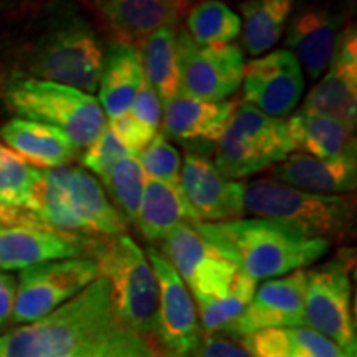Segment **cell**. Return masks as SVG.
<instances>
[{
    "label": "cell",
    "instance_id": "1",
    "mask_svg": "<svg viewBox=\"0 0 357 357\" xmlns=\"http://www.w3.org/2000/svg\"><path fill=\"white\" fill-rule=\"evenodd\" d=\"M121 326L108 281H93L68 303L0 336V357H82Z\"/></svg>",
    "mask_w": 357,
    "mask_h": 357
},
{
    "label": "cell",
    "instance_id": "2",
    "mask_svg": "<svg viewBox=\"0 0 357 357\" xmlns=\"http://www.w3.org/2000/svg\"><path fill=\"white\" fill-rule=\"evenodd\" d=\"M195 231L240 273L252 280H273L312 265L331 248V242L306 238L268 218L195 222Z\"/></svg>",
    "mask_w": 357,
    "mask_h": 357
},
{
    "label": "cell",
    "instance_id": "3",
    "mask_svg": "<svg viewBox=\"0 0 357 357\" xmlns=\"http://www.w3.org/2000/svg\"><path fill=\"white\" fill-rule=\"evenodd\" d=\"M105 53L89 22L77 12H66L47 26L29 48L22 66L29 77L79 91H98Z\"/></svg>",
    "mask_w": 357,
    "mask_h": 357
},
{
    "label": "cell",
    "instance_id": "4",
    "mask_svg": "<svg viewBox=\"0 0 357 357\" xmlns=\"http://www.w3.org/2000/svg\"><path fill=\"white\" fill-rule=\"evenodd\" d=\"M88 252L108 281L119 323L153 339L158 326L159 289L146 253L129 235L89 240Z\"/></svg>",
    "mask_w": 357,
    "mask_h": 357
},
{
    "label": "cell",
    "instance_id": "5",
    "mask_svg": "<svg viewBox=\"0 0 357 357\" xmlns=\"http://www.w3.org/2000/svg\"><path fill=\"white\" fill-rule=\"evenodd\" d=\"M245 213L289 227L306 238L344 240L354 225V205L344 195H318L271 181L245 184Z\"/></svg>",
    "mask_w": 357,
    "mask_h": 357
},
{
    "label": "cell",
    "instance_id": "6",
    "mask_svg": "<svg viewBox=\"0 0 357 357\" xmlns=\"http://www.w3.org/2000/svg\"><path fill=\"white\" fill-rule=\"evenodd\" d=\"M3 100L17 118L58 129L78 149H86L106 128V114L96 98L65 84L15 75Z\"/></svg>",
    "mask_w": 357,
    "mask_h": 357
},
{
    "label": "cell",
    "instance_id": "7",
    "mask_svg": "<svg viewBox=\"0 0 357 357\" xmlns=\"http://www.w3.org/2000/svg\"><path fill=\"white\" fill-rule=\"evenodd\" d=\"M294 151L288 123L248 102L234 109L217 141V171L229 181L245 178L283 162Z\"/></svg>",
    "mask_w": 357,
    "mask_h": 357
},
{
    "label": "cell",
    "instance_id": "8",
    "mask_svg": "<svg viewBox=\"0 0 357 357\" xmlns=\"http://www.w3.org/2000/svg\"><path fill=\"white\" fill-rule=\"evenodd\" d=\"M349 270V261L344 257H336L306 271L305 326L328 337L349 357H356Z\"/></svg>",
    "mask_w": 357,
    "mask_h": 357
},
{
    "label": "cell",
    "instance_id": "9",
    "mask_svg": "<svg viewBox=\"0 0 357 357\" xmlns=\"http://www.w3.org/2000/svg\"><path fill=\"white\" fill-rule=\"evenodd\" d=\"M100 278L91 258H68L22 270L17 278V296L12 323L29 324L68 303Z\"/></svg>",
    "mask_w": 357,
    "mask_h": 357
},
{
    "label": "cell",
    "instance_id": "10",
    "mask_svg": "<svg viewBox=\"0 0 357 357\" xmlns=\"http://www.w3.org/2000/svg\"><path fill=\"white\" fill-rule=\"evenodd\" d=\"M146 258L158 281V326L153 341L166 357H192L202 341L194 298L171 261L149 245Z\"/></svg>",
    "mask_w": 357,
    "mask_h": 357
},
{
    "label": "cell",
    "instance_id": "11",
    "mask_svg": "<svg viewBox=\"0 0 357 357\" xmlns=\"http://www.w3.org/2000/svg\"><path fill=\"white\" fill-rule=\"evenodd\" d=\"M181 91L207 101H225L242 84L245 56L238 45L199 47L185 29L176 30Z\"/></svg>",
    "mask_w": 357,
    "mask_h": 357
},
{
    "label": "cell",
    "instance_id": "12",
    "mask_svg": "<svg viewBox=\"0 0 357 357\" xmlns=\"http://www.w3.org/2000/svg\"><path fill=\"white\" fill-rule=\"evenodd\" d=\"M245 102L271 118L293 113L305 93L300 63L288 50H273L245 63Z\"/></svg>",
    "mask_w": 357,
    "mask_h": 357
},
{
    "label": "cell",
    "instance_id": "13",
    "mask_svg": "<svg viewBox=\"0 0 357 357\" xmlns=\"http://www.w3.org/2000/svg\"><path fill=\"white\" fill-rule=\"evenodd\" d=\"M305 270L265 281L257 287L242 314L223 333L243 339L265 329L305 326Z\"/></svg>",
    "mask_w": 357,
    "mask_h": 357
},
{
    "label": "cell",
    "instance_id": "14",
    "mask_svg": "<svg viewBox=\"0 0 357 357\" xmlns=\"http://www.w3.org/2000/svg\"><path fill=\"white\" fill-rule=\"evenodd\" d=\"M301 113L318 114L344 124L354 132L357 121V35L346 26L324 77L307 93Z\"/></svg>",
    "mask_w": 357,
    "mask_h": 357
},
{
    "label": "cell",
    "instance_id": "15",
    "mask_svg": "<svg viewBox=\"0 0 357 357\" xmlns=\"http://www.w3.org/2000/svg\"><path fill=\"white\" fill-rule=\"evenodd\" d=\"M181 189L200 222H227L245 215L243 182L229 181L208 159L189 153L181 171Z\"/></svg>",
    "mask_w": 357,
    "mask_h": 357
},
{
    "label": "cell",
    "instance_id": "16",
    "mask_svg": "<svg viewBox=\"0 0 357 357\" xmlns=\"http://www.w3.org/2000/svg\"><path fill=\"white\" fill-rule=\"evenodd\" d=\"M89 240L30 225L0 227V270H26L43 263L82 258Z\"/></svg>",
    "mask_w": 357,
    "mask_h": 357
},
{
    "label": "cell",
    "instance_id": "17",
    "mask_svg": "<svg viewBox=\"0 0 357 357\" xmlns=\"http://www.w3.org/2000/svg\"><path fill=\"white\" fill-rule=\"evenodd\" d=\"M342 24L344 17L329 7L303 8L291 19L284 50L296 58L311 79L328 70L344 30Z\"/></svg>",
    "mask_w": 357,
    "mask_h": 357
},
{
    "label": "cell",
    "instance_id": "18",
    "mask_svg": "<svg viewBox=\"0 0 357 357\" xmlns=\"http://www.w3.org/2000/svg\"><path fill=\"white\" fill-rule=\"evenodd\" d=\"M189 3L177 0H101L89 3L116 42L137 47L162 26L177 25Z\"/></svg>",
    "mask_w": 357,
    "mask_h": 357
},
{
    "label": "cell",
    "instance_id": "19",
    "mask_svg": "<svg viewBox=\"0 0 357 357\" xmlns=\"http://www.w3.org/2000/svg\"><path fill=\"white\" fill-rule=\"evenodd\" d=\"M234 109V101H207L181 91L162 102V134L184 142H217Z\"/></svg>",
    "mask_w": 357,
    "mask_h": 357
},
{
    "label": "cell",
    "instance_id": "20",
    "mask_svg": "<svg viewBox=\"0 0 357 357\" xmlns=\"http://www.w3.org/2000/svg\"><path fill=\"white\" fill-rule=\"evenodd\" d=\"M271 181L318 195H341L357 185L356 158L318 159L307 154H289L271 171Z\"/></svg>",
    "mask_w": 357,
    "mask_h": 357
},
{
    "label": "cell",
    "instance_id": "21",
    "mask_svg": "<svg viewBox=\"0 0 357 357\" xmlns=\"http://www.w3.org/2000/svg\"><path fill=\"white\" fill-rule=\"evenodd\" d=\"M0 139L29 166L40 171L66 167L78 147L63 132L47 124L13 118L0 129Z\"/></svg>",
    "mask_w": 357,
    "mask_h": 357
},
{
    "label": "cell",
    "instance_id": "22",
    "mask_svg": "<svg viewBox=\"0 0 357 357\" xmlns=\"http://www.w3.org/2000/svg\"><path fill=\"white\" fill-rule=\"evenodd\" d=\"M65 182L71 205L89 235L100 234L105 238L126 235L128 220L111 204L95 176L82 167L66 166Z\"/></svg>",
    "mask_w": 357,
    "mask_h": 357
},
{
    "label": "cell",
    "instance_id": "23",
    "mask_svg": "<svg viewBox=\"0 0 357 357\" xmlns=\"http://www.w3.org/2000/svg\"><path fill=\"white\" fill-rule=\"evenodd\" d=\"M142 79H144V75H142L141 58L136 48L118 42L111 45L102 60L96 98L109 119L129 113Z\"/></svg>",
    "mask_w": 357,
    "mask_h": 357
},
{
    "label": "cell",
    "instance_id": "24",
    "mask_svg": "<svg viewBox=\"0 0 357 357\" xmlns=\"http://www.w3.org/2000/svg\"><path fill=\"white\" fill-rule=\"evenodd\" d=\"M294 151L318 159L357 158L354 132L331 118L298 111L288 119Z\"/></svg>",
    "mask_w": 357,
    "mask_h": 357
},
{
    "label": "cell",
    "instance_id": "25",
    "mask_svg": "<svg viewBox=\"0 0 357 357\" xmlns=\"http://www.w3.org/2000/svg\"><path fill=\"white\" fill-rule=\"evenodd\" d=\"M238 341L255 357H349L328 337L306 326L265 329Z\"/></svg>",
    "mask_w": 357,
    "mask_h": 357
},
{
    "label": "cell",
    "instance_id": "26",
    "mask_svg": "<svg viewBox=\"0 0 357 357\" xmlns=\"http://www.w3.org/2000/svg\"><path fill=\"white\" fill-rule=\"evenodd\" d=\"M181 222L195 223L200 222V217L190 207L181 190L146 177L139 218H137V227L142 235L149 242H162L169 231Z\"/></svg>",
    "mask_w": 357,
    "mask_h": 357
},
{
    "label": "cell",
    "instance_id": "27",
    "mask_svg": "<svg viewBox=\"0 0 357 357\" xmlns=\"http://www.w3.org/2000/svg\"><path fill=\"white\" fill-rule=\"evenodd\" d=\"M177 25L162 26L151 33L139 47L137 53L141 58L144 79L158 93L160 102L172 100L181 93L176 50Z\"/></svg>",
    "mask_w": 357,
    "mask_h": 357
},
{
    "label": "cell",
    "instance_id": "28",
    "mask_svg": "<svg viewBox=\"0 0 357 357\" xmlns=\"http://www.w3.org/2000/svg\"><path fill=\"white\" fill-rule=\"evenodd\" d=\"M291 10L293 2L289 0H252L240 3L245 50L252 56L271 50L280 42Z\"/></svg>",
    "mask_w": 357,
    "mask_h": 357
},
{
    "label": "cell",
    "instance_id": "29",
    "mask_svg": "<svg viewBox=\"0 0 357 357\" xmlns=\"http://www.w3.org/2000/svg\"><path fill=\"white\" fill-rule=\"evenodd\" d=\"M187 33L199 47L230 45L242 32V19L222 2H200L189 10Z\"/></svg>",
    "mask_w": 357,
    "mask_h": 357
},
{
    "label": "cell",
    "instance_id": "30",
    "mask_svg": "<svg viewBox=\"0 0 357 357\" xmlns=\"http://www.w3.org/2000/svg\"><path fill=\"white\" fill-rule=\"evenodd\" d=\"M43 171L22 160L0 141V208L25 211Z\"/></svg>",
    "mask_w": 357,
    "mask_h": 357
},
{
    "label": "cell",
    "instance_id": "31",
    "mask_svg": "<svg viewBox=\"0 0 357 357\" xmlns=\"http://www.w3.org/2000/svg\"><path fill=\"white\" fill-rule=\"evenodd\" d=\"M146 174L137 162L136 155H128L119 160L109 174V181L106 189L111 192L116 204L119 205V212L129 222L137 223L144 194Z\"/></svg>",
    "mask_w": 357,
    "mask_h": 357
},
{
    "label": "cell",
    "instance_id": "32",
    "mask_svg": "<svg viewBox=\"0 0 357 357\" xmlns=\"http://www.w3.org/2000/svg\"><path fill=\"white\" fill-rule=\"evenodd\" d=\"M136 159L147 178L162 182V184L182 192L181 153L166 139L162 132L155 134L149 146L136 154Z\"/></svg>",
    "mask_w": 357,
    "mask_h": 357
},
{
    "label": "cell",
    "instance_id": "33",
    "mask_svg": "<svg viewBox=\"0 0 357 357\" xmlns=\"http://www.w3.org/2000/svg\"><path fill=\"white\" fill-rule=\"evenodd\" d=\"M128 155L134 154L106 126L98 136V139L84 149L82 155V166L86 167V171H89L91 176L100 177L102 184L108 185L109 174L113 171V167Z\"/></svg>",
    "mask_w": 357,
    "mask_h": 357
},
{
    "label": "cell",
    "instance_id": "34",
    "mask_svg": "<svg viewBox=\"0 0 357 357\" xmlns=\"http://www.w3.org/2000/svg\"><path fill=\"white\" fill-rule=\"evenodd\" d=\"M82 357H166L159 351L153 339L136 334L126 326H119L116 331L96 344Z\"/></svg>",
    "mask_w": 357,
    "mask_h": 357
},
{
    "label": "cell",
    "instance_id": "35",
    "mask_svg": "<svg viewBox=\"0 0 357 357\" xmlns=\"http://www.w3.org/2000/svg\"><path fill=\"white\" fill-rule=\"evenodd\" d=\"M106 126L114 132V136L118 137L134 155L141 153L142 149H146V147L149 146V142L155 137V134L159 132L147 128L146 124H142L139 121V119L134 118L131 113L109 119V123H106Z\"/></svg>",
    "mask_w": 357,
    "mask_h": 357
},
{
    "label": "cell",
    "instance_id": "36",
    "mask_svg": "<svg viewBox=\"0 0 357 357\" xmlns=\"http://www.w3.org/2000/svg\"><path fill=\"white\" fill-rule=\"evenodd\" d=\"M129 113L136 119H139L142 124H146L147 128L159 131L160 121H162V102H160L158 93L146 79H142L141 88L134 98Z\"/></svg>",
    "mask_w": 357,
    "mask_h": 357
},
{
    "label": "cell",
    "instance_id": "37",
    "mask_svg": "<svg viewBox=\"0 0 357 357\" xmlns=\"http://www.w3.org/2000/svg\"><path fill=\"white\" fill-rule=\"evenodd\" d=\"M192 357H255L234 339L223 337L222 334L202 336L200 346Z\"/></svg>",
    "mask_w": 357,
    "mask_h": 357
},
{
    "label": "cell",
    "instance_id": "38",
    "mask_svg": "<svg viewBox=\"0 0 357 357\" xmlns=\"http://www.w3.org/2000/svg\"><path fill=\"white\" fill-rule=\"evenodd\" d=\"M17 296V278L0 270V329L12 323Z\"/></svg>",
    "mask_w": 357,
    "mask_h": 357
}]
</instances>
